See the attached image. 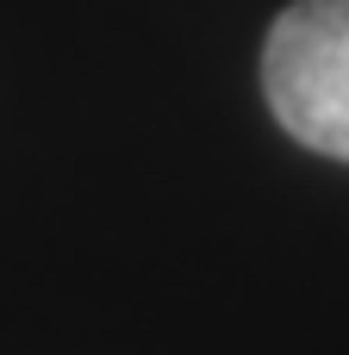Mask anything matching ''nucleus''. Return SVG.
<instances>
[{
    "mask_svg": "<svg viewBox=\"0 0 349 355\" xmlns=\"http://www.w3.org/2000/svg\"><path fill=\"white\" fill-rule=\"evenodd\" d=\"M262 94L287 137L349 162V0H293L269 25Z\"/></svg>",
    "mask_w": 349,
    "mask_h": 355,
    "instance_id": "1",
    "label": "nucleus"
}]
</instances>
